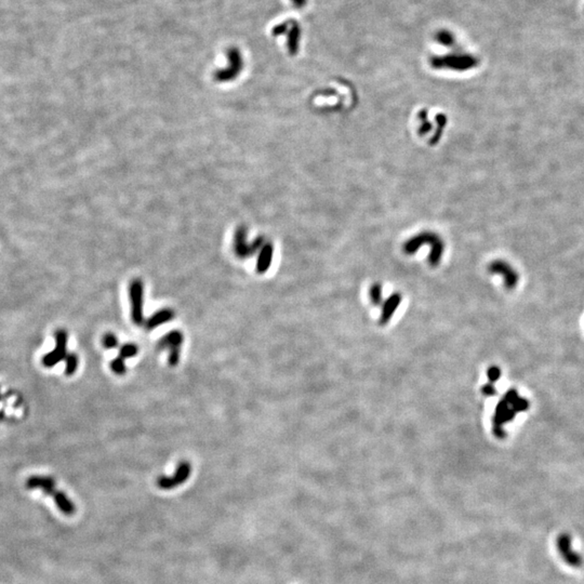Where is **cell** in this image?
Returning a JSON list of instances; mask_svg holds the SVG:
<instances>
[{
  "label": "cell",
  "mask_w": 584,
  "mask_h": 584,
  "mask_svg": "<svg viewBox=\"0 0 584 584\" xmlns=\"http://www.w3.org/2000/svg\"><path fill=\"white\" fill-rule=\"evenodd\" d=\"M423 244L431 246L430 255L428 257V263L431 267H437L444 256L445 243L440 236L434 232H421L416 234L402 244V251L408 256H412L415 252L422 248Z\"/></svg>",
  "instance_id": "6da1fadb"
},
{
  "label": "cell",
  "mask_w": 584,
  "mask_h": 584,
  "mask_svg": "<svg viewBox=\"0 0 584 584\" xmlns=\"http://www.w3.org/2000/svg\"><path fill=\"white\" fill-rule=\"evenodd\" d=\"M431 64L434 68H448L453 70H468L477 65V60L468 54H449L443 57H434L431 60Z\"/></svg>",
  "instance_id": "7a4b0ae2"
},
{
  "label": "cell",
  "mask_w": 584,
  "mask_h": 584,
  "mask_svg": "<svg viewBox=\"0 0 584 584\" xmlns=\"http://www.w3.org/2000/svg\"><path fill=\"white\" fill-rule=\"evenodd\" d=\"M131 304V319L134 325L141 326L144 323V285L143 281L133 279L129 287Z\"/></svg>",
  "instance_id": "3957f363"
},
{
  "label": "cell",
  "mask_w": 584,
  "mask_h": 584,
  "mask_svg": "<svg viewBox=\"0 0 584 584\" xmlns=\"http://www.w3.org/2000/svg\"><path fill=\"white\" fill-rule=\"evenodd\" d=\"M265 240L263 237H258L255 241H247V230L243 226L237 227L234 235V251L239 259H247L254 256L262 248Z\"/></svg>",
  "instance_id": "277c9868"
},
{
  "label": "cell",
  "mask_w": 584,
  "mask_h": 584,
  "mask_svg": "<svg viewBox=\"0 0 584 584\" xmlns=\"http://www.w3.org/2000/svg\"><path fill=\"white\" fill-rule=\"evenodd\" d=\"M227 59H228V66L223 69H219L215 73V79L219 82L231 81L235 79V78L240 74L242 69L243 62L239 50H237L236 48H232L228 50Z\"/></svg>",
  "instance_id": "5b68a950"
},
{
  "label": "cell",
  "mask_w": 584,
  "mask_h": 584,
  "mask_svg": "<svg viewBox=\"0 0 584 584\" xmlns=\"http://www.w3.org/2000/svg\"><path fill=\"white\" fill-rule=\"evenodd\" d=\"M55 347L54 350L46 354L43 358V365L47 368H52L60 361L64 360L67 356V340L68 336L65 330L59 329L55 331Z\"/></svg>",
  "instance_id": "8992f818"
},
{
  "label": "cell",
  "mask_w": 584,
  "mask_h": 584,
  "mask_svg": "<svg viewBox=\"0 0 584 584\" xmlns=\"http://www.w3.org/2000/svg\"><path fill=\"white\" fill-rule=\"evenodd\" d=\"M487 270L491 275H500L503 278L504 286L508 290H513L517 287L519 275L510 263L503 261V260H494L489 263Z\"/></svg>",
  "instance_id": "52a82bcc"
},
{
  "label": "cell",
  "mask_w": 584,
  "mask_h": 584,
  "mask_svg": "<svg viewBox=\"0 0 584 584\" xmlns=\"http://www.w3.org/2000/svg\"><path fill=\"white\" fill-rule=\"evenodd\" d=\"M556 547L559 555L562 556L564 562L573 568H579L582 566V557L572 550L571 536L567 533H562L557 536Z\"/></svg>",
  "instance_id": "ba28073f"
},
{
  "label": "cell",
  "mask_w": 584,
  "mask_h": 584,
  "mask_svg": "<svg viewBox=\"0 0 584 584\" xmlns=\"http://www.w3.org/2000/svg\"><path fill=\"white\" fill-rule=\"evenodd\" d=\"M191 472H192L191 464L185 461L181 462L178 465L175 475L171 477L160 476L157 478V486L163 489V490H170V489H173L175 487L185 483L188 477L191 476Z\"/></svg>",
  "instance_id": "9c48e42d"
},
{
  "label": "cell",
  "mask_w": 584,
  "mask_h": 584,
  "mask_svg": "<svg viewBox=\"0 0 584 584\" xmlns=\"http://www.w3.org/2000/svg\"><path fill=\"white\" fill-rule=\"evenodd\" d=\"M401 300H402V297L399 292H394V294H392L383 302L381 315H380V318H379V323H380L381 326L388 325L389 321L392 319L393 315L395 314V312L399 307V305L401 303Z\"/></svg>",
  "instance_id": "30bf717a"
},
{
  "label": "cell",
  "mask_w": 584,
  "mask_h": 584,
  "mask_svg": "<svg viewBox=\"0 0 584 584\" xmlns=\"http://www.w3.org/2000/svg\"><path fill=\"white\" fill-rule=\"evenodd\" d=\"M26 488L27 489H40L46 494H50L53 498L59 490L55 488V481L52 477L49 476H31L26 480Z\"/></svg>",
  "instance_id": "8fae6325"
},
{
  "label": "cell",
  "mask_w": 584,
  "mask_h": 584,
  "mask_svg": "<svg viewBox=\"0 0 584 584\" xmlns=\"http://www.w3.org/2000/svg\"><path fill=\"white\" fill-rule=\"evenodd\" d=\"M274 257V244L270 241H265L262 248L260 249L256 270L259 274H265L272 265Z\"/></svg>",
  "instance_id": "7c38bea8"
},
{
  "label": "cell",
  "mask_w": 584,
  "mask_h": 584,
  "mask_svg": "<svg viewBox=\"0 0 584 584\" xmlns=\"http://www.w3.org/2000/svg\"><path fill=\"white\" fill-rule=\"evenodd\" d=\"M183 340L184 337L181 331L172 330L160 339L158 344H157V349L159 351L178 349V347H181V345L183 344Z\"/></svg>",
  "instance_id": "4fadbf2b"
},
{
  "label": "cell",
  "mask_w": 584,
  "mask_h": 584,
  "mask_svg": "<svg viewBox=\"0 0 584 584\" xmlns=\"http://www.w3.org/2000/svg\"><path fill=\"white\" fill-rule=\"evenodd\" d=\"M173 318H175V312L171 309H162L158 312H156L145 321V327L148 330H153L157 327L163 325V323L172 320Z\"/></svg>",
  "instance_id": "5bb4252c"
},
{
  "label": "cell",
  "mask_w": 584,
  "mask_h": 584,
  "mask_svg": "<svg viewBox=\"0 0 584 584\" xmlns=\"http://www.w3.org/2000/svg\"><path fill=\"white\" fill-rule=\"evenodd\" d=\"M65 374L67 377L73 376L76 371H77V368H78V364H79V361H78V356L74 353H70L67 354V356L65 357Z\"/></svg>",
  "instance_id": "9a60e30c"
},
{
  "label": "cell",
  "mask_w": 584,
  "mask_h": 584,
  "mask_svg": "<svg viewBox=\"0 0 584 584\" xmlns=\"http://www.w3.org/2000/svg\"><path fill=\"white\" fill-rule=\"evenodd\" d=\"M369 297H370V301L374 305V306H379L380 304H382V286L381 283L376 282L373 285L370 287L369 289Z\"/></svg>",
  "instance_id": "2e32d148"
},
{
  "label": "cell",
  "mask_w": 584,
  "mask_h": 584,
  "mask_svg": "<svg viewBox=\"0 0 584 584\" xmlns=\"http://www.w3.org/2000/svg\"><path fill=\"white\" fill-rule=\"evenodd\" d=\"M138 353H139V347L136 344L127 343V344H123L120 347L119 356L122 357L123 359H128V358L137 356Z\"/></svg>",
  "instance_id": "e0dca14e"
},
{
  "label": "cell",
  "mask_w": 584,
  "mask_h": 584,
  "mask_svg": "<svg viewBox=\"0 0 584 584\" xmlns=\"http://www.w3.org/2000/svg\"><path fill=\"white\" fill-rule=\"evenodd\" d=\"M110 368H112L113 372L118 376H122L127 372V367H126L124 359L120 356H118L112 360V362H110Z\"/></svg>",
  "instance_id": "ac0fdd59"
},
{
  "label": "cell",
  "mask_w": 584,
  "mask_h": 584,
  "mask_svg": "<svg viewBox=\"0 0 584 584\" xmlns=\"http://www.w3.org/2000/svg\"><path fill=\"white\" fill-rule=\"evenodd\" d=\"M102 344H103L105 349L112 350V349H115V347H117L118 344H119V342H118V338L114 333L108 332V333L104 335L103 339H102Z\"/></svg>",
  "instance_id": "d6986e66"
},
{
  "label": "cell",
  "mask_w": 584,
  "mask_h": 584,
  "mask_svg": "<svg viewBox=\"0 0 584 584\" xmlns=\"http://www.w3.org/2000/svg\"><path fill=\"white\" fill-rule=\"evenodd\" d=\"M512 408L515 410L516 412H522V411H526V410L529 408V401H528L526 398H522V397H517L515 400H513L511 404Z\"/></svg>",
  "instance_id": "ffe728a7"
},
{
  "label": "cell",
  "mask_w": 584,
  "mask_h": 584,
  "mask_svg": "<svg viewBox=\"0 0 584 584\" xmlns=\"http://www.w3.org/2000/svg\"><path fill=\"white\" fill-rule=\"evenodd\" d=\"M501 369L498 366H490L487 369V378L490 383H495L500 380L501 378Z\"/></svg>",
  "instance_id": "44dd1931"
},
{
  "label": "cell",
  "mask_w": 584,
  "mask_h": 584,
  "mask_svg": "<svg viewBox=\"0 0 584 584\" xmlns=\"http://www.w3.org/2000/svg\"><path fill=\"white\" fill-rule=\"evenodd\" d=\"M180 357H181V347L169 350V355H168L169 366H171V367L178 366L179 362H180Z\"/></svg>",
  "instance_id": "7402d4cb"
},
{
  "label": "cell",
  "mask_w": 584,
  "mask_h": 584,
  "mask_svg": "<svg viewBox=\"0 0 584 584\" xmlns=\"http://www.w3.org/2000/svg\"><path fill=\"white\" fill-rule=\"evenodd\" d=\"M480 391L483 393V395L486 397H493L496 394V389L494 388V385L492 383L485 384Z\"/></svg>",
  "instance_id": "603a6c76"
},
{
  "label": "cell",
  "mask_w": 584,
  "mask_h": 584,
  "mask_svg": "<svg viewBox=\"0 0 584 584\" xmlns=\"http://www.w3.org/2000/svg\"><path fill=\"white\" fill-rule=\"evenodd\" d=\"M432 130H433V123L429 120H426V121L421 122V126L419 127V129H418V134L423 137V136H426L428 133H430Z\"/></svg>",
  "instance_id": "cb8c5ba5"
},
{
  "label": "cell",
  "mask_w": 584,
  "mask_h": 584,
  "mask_svg": "<svg viewBox=\"0 0 584 584\" xmlns=\"http://www.w3.org/2000/svg\"><path fill=\"white\" fill-rule=\"evenodd\" d=\"M443 131H444V129H441V128L437 127L436 131L434 132V134H433V136H432V138H431V139H430V141H429L430 145H432V146H435L436 144H438L439 140L441 139V137H443Z\"/></svg>",
  "instance_id": "d4e9b609"
},
{
  "label": "cell",
  "mask_w": 584,
  "mask_h": 584,
  "mask_svg": "<svg viewBox=\"0 0 584 584\" xmlns=\"http://www.w3.org/2000/svg\"><path fill=\"white\" fill-rule=\"evenodd\" d=\"M435 121L437 123V127L441 128V129H445L447 122H448V118L447 115L443 114V113H439L435 116Z\"/></svg>",
  "instance_id": "484cf974"
},
{
  "label": "cell",
  "mask_w": 584,
  "mask_h": 584,
  "mask_svg": "<svg viewBox=\"0 0 584 584\" xmlns=\"http://www.w3.org/2000/svg\"><path fill=\"white\" fill-rule=\"evenodd\" d=\"M438 41L441 43L443 45H447V46H448V45H450V44L452 43V38H451L450 36H449L448 33H441V34L438 36Z\"/></svg>",
  "instance_id": "4316f807"
},
{
  "label": "cell",
  "mask_w": 584,
  "mask_h": 584,
  "mask_svg": "<svg viewBox=\"0 0 584 584\" xmlns=\"http://www.w3.org/2000/svg\"><path fill=\"white\" fill-rule=\"evenodd\" d=\"M428 117H429V110L426 108L421 109L420 112L418 113V119H419L421 122L428 120Z\"/></svg>",
  "instance_id": "83f0119b"
},
{
  "label": "cell",
  "mask_w": 584,
  "mask_h": 584,
  "mask_svg": "<svg viewBox=\"0 0 584 584\" xmlns=\"http://www.w3.org/2000/svg\"><path fill=\"white\" fill-rule=\"evenodd\" d=\"M0 397H2V396H0Z\"/></svg>",
  "instance_id": "f1b7e54d"
}]
</instances>
